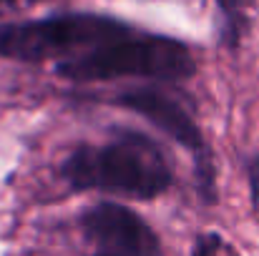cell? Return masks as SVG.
Listing matches in <instances>:
<instances>
[{"mask_svg":"<svg viewBox=\"0 0 259 256\" xmlns=\"http://www.w3.org/2000/svg\"><path fill=\"white\" fill-rule=\"evenodd\" d=\"M249 191H252V206L259 209V148L249 161Z\"/></svg>","mask_w":259,"mask_h":256,"instance_id":"ba28073f","label":"cell"},{"mask_svg":"<svg viewBox=\"0 0 259 256\" xmlns=\"http://www.w3.org/2000/svg\"><path fill=\"white\" fill-rule=\"evenodd\" d=\"M81 229L103 256H161V244L151 226L121 203H96L81 216Z\"/></svg>","mask_w":259,"mask_h":256,"instance_id":"277c9868","label":"cell"},{"mask_svg":"<svg viewBox=\"0 0 259 256\" xmlns=\"http://www.w3.org/2000/svg\"><path fill=\"white\" fill-rule=\"evenodd\" d=\"M15 0H0V10H5V8H10Z\"/></svg>","mask_w":259,"mask_h":256,"instance_id":"9c48e42d","label":"cell"},{"mask_svg":"<svg viewBox=\"0 0 259 256\" xmlns=\"http://www.w3.org/2000/svg\"><path fill=\"white\" fill-rule=\"evenodd\" d=\"M118 106L141 113L146 121H151L159 131H164L169 138H174L179 146H184L186 151L194 153V159L209 153L204 136L194 121V116L186 111V106L161 88L146 85V88H134V90H123L113 98Z\"/></svg>","mask_w":259,"mask_h":256,"instance_id":"5b68a950","label":"cell"},{"mask_svg":"<svg viewBox=\"0 0 259 256\" xmlns=\"http://www.w3.org/2000/svg\"><path fill=\"white\" fill-rule=\"evenodd\" d=\"M61 176L73 191L123 193L154 198L171 186L164 151L144 133H121L103 146H78L61 164Z\"/></svg>","mask_w":259,"mask_h":256,"instance_id":"6da1fadb","label":"cell"},{"mask_svg":"<svg viewBox=\"0 0 259 256\" xmlns=\"http://www.w3.org/2000/svg\"><path fill=\"white\" fill-rule=\"evenodd\" d=\"M56 73L66 81L91 83L111 78L189 81L196 73L191 50L166 35H126L73 58L58 61Z\"/></svg>","mask_w":259,"mask_h":256,"instance_id":"7a4b0ae2","label":"cell"},{"mask_svg":"<svg viewBox=\"0 0 259 256\" xmlns=\"http://www.w3.org/2000/svg\"><path fill=\"white\" fill-rule=\"evenodd\" d=\"M191 256H239V251L217 231H204L196 236Z\"/></svg>","mask_w":259,"mask_h":256,"instance_id":"52a82bcc","label":"cell"},{"mask_svg":"<svg viewBox=\"0 0 259 256\" xmlns=\"http://www.w3.org/2000/svg\"><path fill=\"white\" fill-rule=\"evenodd\" d=\"M134 35L131 25L98 13H61L0 25V58L43 63L66 61L98 45Z\"/></svg>","mask_w":259,"mask_h":256,"instance_id":"3957f363","label":"cell"},{"mask_svg":"<svg viewBox=\"0 0 259 256\" xmlns=\"http://www.w3.org/2000/svg\"><path fill=\"white\" fill-rule=\"evenodd\" d=\"M222 15V40L227 48H239L244 33L249 30V13L247 0H217Z\"/></svg>","mask_w":259,"mask_h":256,"instance_id":"8992f818","label":"cell"},{"mask_svg":"<svg viewBox=\"0 0 259 256\" xmlns=\"http://www.w3.org/2000/svg\"><path fill=\"white\" fill-rule=\"evenodd\" d=\"M96 256H103V254H96Z\"/></svg>","mask_w":259,"mask_h":256,"instance_id":"30bf717a","label":"cell"}]
</instances>
